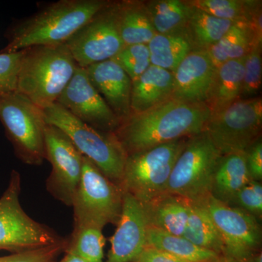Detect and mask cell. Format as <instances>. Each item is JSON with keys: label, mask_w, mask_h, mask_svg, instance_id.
<instances>
[{"label": "cell", "mask_w": 262, "mask_h": 262, "mask_svg": "<svg viewBox=\"0 0 262 262\" xmlns=\"http://www.w3.org/2000/svg\"><path fill=\"white\" fill-rule=\"evenodd\" d=\"M215 67L206 50H195L189 53L173 72L172 98L189 103H204Z\"/></svg>", "instance_id": "2e32d148"}, {"label": "cell", "mask_w": 262, "mask_h": 262, "mask_svg": "<svg viewBox=\"0 0 262 262\" xmlns=\"http://www.w3.org/2000/svg\"><path fill=\"white\" fill-rule=\"evenodd\" d=\"M222 156L206 133L189 138L174 165L165 192L195 203L203 201L211 194Z\"/></svg>", "instance_id": "ba28073f"}, {"label": "cell", "mask_w": 262, "mask_h": 262, "mask_svg": "<svg viewBox=\"0 0 262 262\" xmlns=\"http://www.w3.org/2000/svg\"><path fill=\"white\" fill-rule=\"evenodd\" d=\"M182 237L199 247L214 251L225 257L220 233L201 203L190 201L189 216Z\"/></svg>", "instance_id": "4316f807"}, {"label": "cell", "mask_w": 262, "mask_h": 262, "mask_svg": "<svg viewBox=\"0 0 262 262\" xmlns=\"http://www.w3.org/2000/svg\"><path fill=\"white\" fill-rule=\"evenodd\" d=\"M144 3L151 24L158 34L187 32L192 8L187 1L153 0Z\"/></svg>", "instance_id": "484cf974"}, {"label": "cell", "mask_w": 262, "mask_h": 262, "mask_svg": "<svg viewBox=\"0 0 262 262\" xmlns=\"http://www.w3.org/2000/svg\"><path fill=\"white\" fill-rule=\"evenodd\" d=\"M192 8L216 18L246 21L249 1L241 0H192L187 1ZM247 22V21H246Z\"/></svg>", "instance_id": "f546056e"}, {"label": "cell", "mask_w": 262, "mask_h": 262, "mask_svg": "<svg viewBox=\"0 0 262 262\" xmlns=\"http://www.w3.org/2000/svg\"><path fill=\"white\" fill-rule=\"evenodd\" d=\"M42 113L46 123L63 131L82 156L121 187L127 155L113 132L90 126L57 102L44 108Z\"/></svg>", "instance_id": "277c9868"}, {"label": "cell", "mask_w": 262, "mask_h": 262, "mask_svg": "<svg viewBox=\"0 0 262 262\" xmlns=\"http://www.w3.org/2000/svg\"><path fill=\"white\" fill-rule=\"evenodd\" d=\"M0 121L19 159L39 165L46 160L42 110L15 92L0 94Z\"/></svg>", "instance_id": "8992f818"}, {"label": "cell", "mask_w": 262, "mask_h": 262, "mask_svg": "<svg viewBox=\"0 0 262 262\" xmlns=\"http://www.w3.org/2000/svg\"><path fill=\"white\" fill-rule=\"evenodd\" d=\"M174 75L170 71L151 65L132 81L131 115L142 113L172 98Z\"/></svg>", "instance_id": "ac0fdd59"}, {"label": "cell", "mask_w": 262, "mask_h": 262, "mask_svg": "<svg viewBox=\"0 0 262 262\" xmlns=\"http://www.w3.org/2000/svg\"><path fill=\"white\" fill-rule=\"evenodd\" d=\"M110 3L106 0H59L20 20L8 32L1 53L30 47L64 44L72 35Z\"/></svg>", "instance_id": "7a4b0ae2"}, {"label": "cell", "mask_w": 262, "mask_h": 262, "mask_svg": "<svg viewBox=\"0 0 262 262\" xmlns=\"http://www.w3.org/2000/svg\"><path fill=\"white\" fill-rule=\"evenodd\" d=\"M246 165L253 181L261 182L262 179V142L258 139L246 151Z\"/></svg>", "instance_id": "d590c367"}, {"label": "cell", "mask_w": 262, "mask_h": 262, "mask_svg": "<svg viewBox=\"0 0 262 262\" xmlns=\"http://www.w3.org/2000/svg\"><path fill=\"white\" fill-rule=\"evenodd\" d=\"M123 191L83 157L82 175L72 208L75 226H91L103 229L117 225L121 215Z\"/></svg>", "instance_id": "52a82bcc"}, {"label": "cell", "mask_w": 262, "mask_h": 262, "mask_svg": "<svg viewBox=\"0 0 262 262\" xmlns=\"http://www.w3.org/2000/svg\"><path fill=\"white\" fill-rule=\"evenodd\" d=\"M199 203L208 212L220 233L226 258L244 262L254 256L261 243V227L256 217L211 194Z\"/></svg>", "instance_id": "8fae6325"}, {"label": "cell", "mask_w": 262, "mask_h": 262, "mask_svg": "<svg viewBox=\"0 0 262 262\" xmlns=\"http://www.w3.org/2000/svg\"><path fill=\"white\" fill-rule=\"evenodd\" d=\"M232 204L237 205L241 209L256 219L262 215V185L260 182L251 181L234 196Z\"/></svg>", "instance_id": "d6a6232c"}, {"label": "cell", "mask_w": 262, "mask_h": 262, "mask_svg": "<svg viewBox=\"0 0 262 262\" xmlns=\"http://www.w3.org/2000/svg\"><path fill=\"white\" fill-rule=\"evenodd\" d=\"M64 45L81 68L116 56L125 46L119 32L117 3L110 2Z\"/></svg>", "instance_id": "7c38bea8"}, {"label": "cell", "mask_w": 262, "mask_h": 262, "mask_svg": "<svg viewBox=\"0 0 262 262\" xmlns=\"http://www.w3.org/2000/svg\"><path fill=\"white\" fill-rule=\"evenodd\" d=\"M229 262H239V261H229Z\"/></svg>", "instance_id": "f35d334b"}, {"label": "cell", "mask_w": 262, "mask_h": 262, "mask_svg": "<svg viewBox=\"0 0 262 262\" xmlns=\"http://www.w3.org/2000/svg\"><path fill=\"white\" fill-rule=\"evenodd\" d=\"M117 15L119 32L125 46L148 45L158 34L144 2H117Z\"/></svg>", "instance_id": "7402d4cb"}, {"label": "cell", "mask_w": 262, "mask_h": 262, "mask_svg": "<svg viewBox=\"0 0 262 262\" xmlns=\"http://www.w3.org/2000/svg\"><path fill=\"white\" fill-rule=\"evenodd\" d=\"M262 80L261 43L256 42L245 58L241 99L258 97Z\"/></svg>", "instance_id": "1f68e13d"}, {"label": "cell", "mask_w": 262, "mask_h": 262, "mask_svg": "<svg viewBox=\"0 0 262 262\" xmlns=\"http://www.w3.org/2000/svg\"><path fill=\"white\" fill-rule=\"evenodd\" d=\"M211 112L204 103L170 98L122 121L115 136L126 155L198 135L205 130Z\"/></svg>", "instance_id": "6da1fadb"}, {"label": "cell", "mask_w": 262, "mask_h": 262, "mask_svg": "<svg viewBox=\"0 0 262 262\" xmlns=\"http://www.w3.org/2000/svg\"><path fill=\"white\" fill-rule=\"evenodd\" d=\"M147 46L151 64L173 73L183 60L196 50L187 32L157 34Z\"/></svg>", "instance_id": "603a6c76"}, {"label": "cell", "mask_w": 262, "mask_h": 262, "mask_svg": "<svg viewBox=\"0 0 262 262\" xmlns=\"http://www.w3.org/2000/svg\"><path fill=\"white\" fill-rule=\"evenodd\" d=\"M23 51L0 52V94L16 91L17 77Z\"/></svg>", "instance_id": "836d02e7"}, {"label": "cell", "mask_w": 262, "mask_h": 262, "mask_svg": "<svg viewBox=\"0 0 262 262\" xmlns=\"http://www.w3.org/2000/svg\"><path fill=\"white\" fill-rule=\"evenodd\" d=\"M69 241L64 239L58 244L25 252L13 253L0 257V262H54L60 253L68 246Z\"/></svg>", "instance_id": "e575fe53"}, {"label": "cell", "mask_w": 262, "mask_h": 262, "mask_svg": "<svg viewBox=\"0 0 262 262\" xmlns=\"http://www.w3.org/2000/svg\"><path fill=\"white\" fill-rule=\"evenodd\" d=\"M251 181L246 153L222 155L213 175L211 194L230 206L236 194Z\"/></svg>", "instance_id": "44dd1931"}, {"label": "cell", "mask_w": 262, "mask_h": 262, "mask_svg": "<svg viewBox=\"0 0 262 262\" xmlns=\"http://www.w3.org/2000/svg\"><path fill=\"white\" fill-rule=\"evenodd\" d=\"M65 252V256L61 258V261L58 262H89L75 253L66 251Z\"/></svg>", "instance_id": "74e56055"}, {"label": "cell", "mask_w": 262, "mask_h": 262, "mask_svg": "<svg viewBox=\"0 0 262 262\" xmlns=\"http://www.w3.org/2000/svg\"><path fill=\"white\" fill-rule=\"evenodd\" d=\"M112 59L125 71L132 81L151 65L149 48L145 44L125 46Z\"/></svg>", "instance_id": "4dcf8cb0"}, {"label": "cell", "mask_w": 262, "mask_h": 262, "mask_svg": "<svg viewBox=\"0 0 262 262\" xmlns=\"http://www.w3.org/2000/svg\"><path fill=\"white\" fill-rule=\"evenodd\" d=\"M57 103L97 130L114 132L120 125L118 118L91 83L84 68L77 67Z\"/></svg>", "instance_id": "5bb4252c"}, {"label": "cell", "mask_w": 262, "mask_h": 262, "mask_svg": "<svg viewBox=\"0 0 262 262\" xmlns=\"http://www.w3.org/2000/svg\"><path fill=\"white\" fill-rule=\"evenodd\" d=\"M189 138L127 155L122 190L142 204L165 192L174 165Z\"/></svg>", "instance_id": "5b68a950"}, {"label": "cell", "mask_w": 262, "mask_h": 262, "mask_svg": "<svg viewBox=\"0 0 262 262\" xmlns=\"http://www.w3.org/2000/svg\"><path fill=\"white\" fill-rule=\"evenodd\" d=\"M146 247L166 251L187 262H222L223 259L218 253L199 247L182 236L151 227L147 229Z\"/></svg>", "instance_id": "cb8c5ba5"}, {"label": "cell", "mask_w": 262, "mask_h": 262, "mask_svg": "<svg viewBox=\"0 0 262 262\" xmlns=\"http://www.w3.org/2000/svg\"><path fill=\"white\" fill-rule=\"evenodd\" d=\"M110 239L106 262H135L146 247L149 227L142 203L123 192L120 220Z\"/></svg>", "instance_id": "9a60e30c"}, {"label": "cell", "mask_w": 262, "mask_h": 262, "mask_svg": "<svg viewBox=\"0 0 262 262\" xmlns=\"http://www.w3.org/2000/svg\"><path fill=\"white\" fill-rule=\"evenodd\" d=\"M105 242L101 229L91 226L74 227L66 251L78 255L89 262H103Z\"/></svg>", "instance_id": "f1b7e54d"}, {"label": "cell", "mask_w": 262, "mask_h": 262, "mask_svg": "<svg viewBox=\"0 0 262 262\" xmlns=\"http://www.w3.org/2000/svg\"><path fill=\"white\" fill-rule=\"evenodd\" d=\"M20 174L13 170L9 185L0 198V251L25 252L64 241L26 213L20 206Z\"/></svg>", "instance_id": "9c48e42d"}, {"label": "cell", "mask_w": 262, "mask_h": 262, "mask_svg": "<svg viewBox=\"0 0 262 262\" xmlns=\"http://www.w3.org/2000/svg\"><path fill=\"white\" fill-rule=\"evenodd\" d=\"M89 80L101 95L120 124L131 115L132 80L113 59L94 63L84 68Z\"/></svg>", "instance_id": "e0dca14e"}, {"label": "cell", "mask_w": 262, "mask_h": 262, "mask_svg": "<svg viewBox=\"0 0 262 262\" xmlns=\"http://www.w3.org/2000/svg\"><path fill=\"white\" fill-rule=\"evenodd\" d=\"M236 22L216 18L192 8L187 32L196 50H207L218 42Z\"/></svg>", "instance_id": "83f0119b"}, {"label": "cell", "mask_w": 262, "mask_h": 262, "mask_svg": "<svg viewBox=\"0 0 262 262\" xmlns=\"http://www.w3.org/2000/svg\"><path fill=\"white\" fill-rule=\"evenodd\" d=\"M135 262H187L171 253L151 247H146Z\"/></svg>", "instance_id": "8d00e7d4"}, {"label": "cell", "mask_w": 262, "mask_h": 262, "mask_svg": "<svg viewBox=\"0 0 262 262\" xmlns=\"http://www.w3.org/2000/svg\"><path fill=\"white\" fill-rule=\"evenodd\" d=\"M245 58L230 60L215 68L211 89L205 101L211 115L241 99Z\"/></svg>", "instance_id": "ffe728a7"}, {"label": "cell", "mask_w": 262, "mask_h": 262, "mask_svg": "<svg viewBox=\"0 0 262 262\" xmlns=\"http://www.w3.org/2000/svg\"><path fill=\"white\" fill-rule=\"evenodd\" d=\"M22 51L16 92L43 110L57 102L78 67L64 44Z\"/></svg>", "instance_id": "3957f363"}, {"label": "cell", "mask_w": 262, "mask_h": 262, "mask_svg": "<svg viewBox=\"0 0 262 262\" xmlns=\"http://www.w3.org/2000/svg\"><path fill=\"white\" fill-rule=\"evenodd\" d=\"M142 205L149 227L182 236L189 216L190 201L164 192Z\"/></svg>", "instance_id": "d6986e66"}, {"label": "cell", "mask_w": 262, "mask_h": 262, "mask_svg": "<svg viewBox=\"0 0 262 262\" xmlns=\"http://www.w3.org/2000/svg\"><path fill=\"white\" fill-rule=\"evenodd\" d=\"M46 160L52 170L46 182L50 194L66 206H72L82 175L83 156L59 128L46 123Z\"/></svg>", "instance_id": "4fadbf2b"}, {"label": "cell", "mask_w": 262, "mask_h": 262, "mask_svg": "<svg viewBox=\"0 0 262 262\" xmlns=\"http://www.w3.org/2000/svg\"><path fill=\"white\" fill-rule=\"evenodd\" d=\"M261 96L239 99L211 115L203 132L222 155L245 152L261 139Z\"/></svg>", "instance_id": "30bf717a"}, {"label": "cell", "mask_w": 262, "mask_h": 262, "mask_svg": "<svg viewBox=\"0 0 262 262\" xmlns=\"http://www.w3.org/2000/svg\"><path fill=\"white\" fill-rule=\"evenodd\" d=\"M256 42H260L251 26L245 20L234 24L218 42L206 50L215 68L230 60L244 58Z\"/></svg>", "instance_id": "d4e9b609"}]
</instances>
